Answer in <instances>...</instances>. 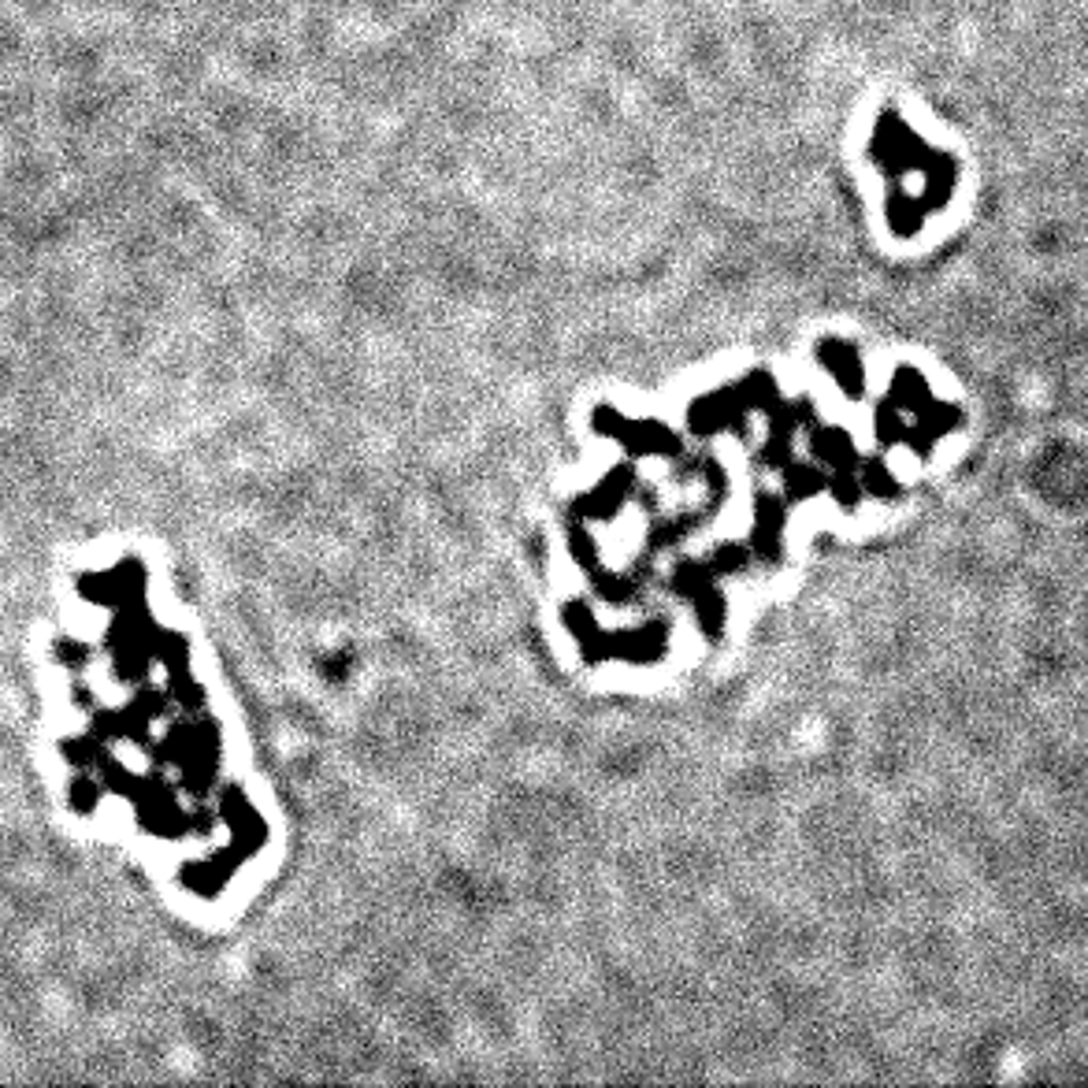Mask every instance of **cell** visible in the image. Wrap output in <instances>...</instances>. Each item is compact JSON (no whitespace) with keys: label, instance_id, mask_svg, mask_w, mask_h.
I'll list each match as a JSON object with an SVG mask.
<instances>
[{"label":"cell","instance_id":"cell-1","mask_svg":"<svg viewBox=\"0 0 1088 1088\" xmlns=\"http://www.w3.org/2000/svg\"><path fill=\"white\" fill-rule=\"evenodd\" d=\"M866 152H869L873 167L884 175L888 227L899 238L918 235L932 212H940L951 201V193H955L959 160L947 149L929 145L896 108L877 112Z\"/></svg>","mask_w":1088,"mask_h":1088}]
</instances>
